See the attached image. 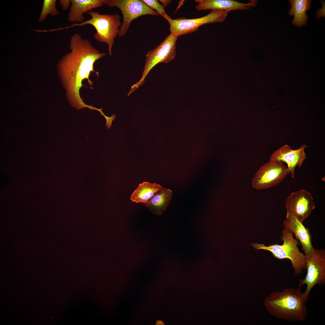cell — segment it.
Masks as SVG:
<instances>
[{
  "mask_svg": "<svg viewBox=\"0 0 325 325\" xmlns=\"http://www.w3.org/2000/svg\"><path fill=\"white\" fill-rule=\"evenodd\" d=\"M71 51L60 61L59 68L66 73L65 79L70 103L75 108L80 110L91 107L86 104L80 94L83 86L82 81L87 79L90 86L93 82L89 78L91 72H96L94 65L98 60L106 56L94 46L88 40L83 38L78 33L71 37Z\"/></svg>",
  "mask_w": 325,
  "mask_h": 325,
  "instance_id": "1",
  "label": "cell"
},
{
  "mask_svg": "<svg viewBox=\"0 0 325 325\" xmlns=\"http://www.w3.org/2000/svg\"><path fill=\"white\" fill-rule=\"evenodd\" d=\"M300 287L287 288L272 293L265 301L268 312L277 318L292 322L303 321L308 311Z\"/></svg>",
  "mask_w": 325,
  "mask_h": 325,
  "instance_id": "2",
  "label": "cell"
},
{
  "mask_svg": "<svg viewBox=\"0 0 325 325\" xmlns=\"http://www.w3.org/2000/svg\"><path fill=\"white\" fill-rule=\"evenodd\" d=\"M293 234L291 231L284 228L280 237L283 242L282 244L276 243L266 246L264 243H255L251 245L256 250L262 249L269 251L276 258L289 259L294 270V276L296 277L306 269L307 258L299 251L298 246L300 245V243L297 239L294 238Z\"/></svg>",
  "mask_w": 325,
  "mask_h": 325,
  "instance_id": "3",
  "label": "cell"
},
{
  "mask_svg": "<svg viewBox=\"0 0 325 325\" xmlns=\"http://www.w3.org/2000/svg\"><path fill=\"white\" fill-rule=\"evenodd\" d=\"M86 13L90 15L91 18L82 23H74L61 29L87 24L92 25L96 31L94 35V39L99 42L106 43L108 45L109 54L111 55L114 40L118 35L119 27L122 25L119 16L117 14H101L92 10Z\"/></svg>",
  "mask_w": 325,
  "mask_h": 325,
  "instance_id": "4",
  "label": "cell"
},
{
  "mask_svg": "<svg viewBox=\"0 0 325 325\" xmlns=\"http://www.w3.org/2000/svg\"><path fill=\"white\" fill-rule=\"evenodd\" d=\"M178 37L171 33L154 49L148 51L142 77L139 81L131 88L128 94L129 96L144 83L145 77L155 66L159 63H167L175 57L176 43Z\"/></svg>",
  "mask_w": 325,
  "mask_h": 325,
  "instance_id": "5",
  "label": "cell"
},
{
  "mask_svg": "<svg viewBox=\"0 0 325 325\" xmlns=\"http://www.w3.org/2000/svg\"><path fill=\"white\" fill-rule=\"evenodd\" d=\"M228 13L224 11L214 10H212L207 15L198 18L182 17L173 19L168 15L165 19L169 23L171 33L178 37L193 32L204 24L222 23L226 19Z\"/></svg>",
  "mask_w": 325,
  "mask_h": 325,
  "instance_id": "6",
  "label": "cell"
},
{
  "mask_svg": "<svg viewBox=\"0 0 325 325\" xmlns=\"http://www.w3.org/2000/svg\"><path fill=\"white\" fill-rule=\"evenodd\" d=\"M104 4L110 7H117L122 12L123 22L119 29V37L126 34L131 23L134 20L144 15H159L156 11L148 7L142 0H105Z\"/></svg>",
  "mask_w": 325,
  "mask_h": 325,
  "instance_id": "7",
  "label": "cell"
},
{
  "mask_svg": "<svg viewBox=\"0 0 325 325\" xmlns=\"http://www.w3.org/2000/svg\"><path fill=\"white\" fill-rule=\"evenodd\" d=\"M289 173V170L283 162L270 160L257 171L252 180V185L258 190L276 186Z\"/></svg>",
  "mask_w": 325,
  "mask_h": 325,
  "instance_id": "8",
  "label": "cell"
},
{
  "mask_svg": "<svg viewBox=\"0 0 325 325\" xmlns=\"http://www.w3.org/2000/svg\"><path fill=\"white\" fill-rule=\"evenodd\" d=\"M314 257L307 258L306 269L307 273L305 277L299 280V287L306 285L303 292L304 299L306 303L308 300L310 292L316 284L322 286L325 284V250L323 249H316Z\"/></svg>",
  "mask_w": 325,
  "mask_h": 325,
  "instance_id": "9",
  "label": "cell"
},
{
  "mask_svg": "<svg viewBox=\"0 0 325 325\" xmlns=\"http://www.w3.org/2000/svg\"><path fill=\"white\" fill-rule=\"evenodd\" d=\"M285 206L286 213L302 222L310 215L315 207L311 195L303 189L292 193L288 197Z\"/></svg>",
  "mask_w": 325,
  "mask_h": 325,
  "instance_id": "10",
  "label": "cell"
},
{
  "mask_svg": "<svg viewBox=\"0 0 325 325\" xmlns=\"http://www.w3.org/2000/svg\"><path fill=\"white\" fill-rule=\"evenodd\" d=\"M302 223L296 217L286 213L283 224L284 228L294 234L296 238L300 241L306 258H309L315 255L316 249L312 244L311 233Z\"/></svg>",
  "mask_w": 325,
  "mask_h": 325,
  "instance_id": "11",
  "label": "cell"
},
{
  "mask_svg": "<svg viewBox=\"0 0 325 325\" xmlns=\"http://www.w3.org/2000/svg\"><path fill=\"white\" fill-rule=\"evenodd\" d=\"M307 147L303 144L299 148L293 150L288 144L285 145L272 153L270 160L286 163L292 177L293 178L296 167H301L306 158L305 149Z\"/></svg>",
  "mask_w": 325,
  "mask_h": 325,
  "instance_id": "12",
  "label": "cell"
},
{
  "mask_svg": "<svg viewBox=\"0 0 325 325\" xmlns=\"http://www.w3.org/2000/svg\"><path fill=\"white\" fill-rule=\"evenodd\" d=\"M195 6L198 11L218 10L228 12L236 10H244L256 6L257 0H251L247 3H242L233 0H196Z\"/></svg>",
  "mask_w": 325,
  "mask_h": 325,
  "instance_id": "13",
  "label": "cell"
},
{
  "mask_svg": "<svg viewBox=\"0 0 325 325\" xmlns=\"http://www.w3.org/2000/svg\"><path fill=\"white\" fill-rule=\"evenodd\" d=\"M105 0H70L71 5L68 14L69 21L82 23L85 20L84 13L94 8L102 7Z\"/></svg>",
  "mask_w": 325,
  "mask_h": 325,
  "instance_id": "14",
  "label": "cell"
},
{
  "mask_svg": "<svg viewBox=\"0 0 325 325\" xmlns=\"http://www.w3.org/2000/svg\"><path fill=\"white\" fill-rule=\"evenodd\" d=\"M172 192L169 189L162 187L145 205L153 214L161 215L165 211L172 199Z\"/></svg>",
  "mask_w": 325,
  "mask_h": 325,
  "instance_id": "15",
  "label": "cell"
},
{
  "mask_svg": "<svg viewBox=\"0 0 325 325\" xmlns=\"http://www.w3.org/2000/svg\"><path fill=\"white\" fill-rule=\"evenodd\" d=\"M162 188L158 184L144 181L139 184L131 195L130 199L134 202L142 203L145 205Z\"/></svg>",
  "mask_w": 325,
  "mask_h": 325,
  "instance_id": "16",
  "label": "cell"
},
{
  "mask_svg": "<svg viewBox=\"0 0 325 325\" xmlns=\"http://www.w3.org/2000/svg\"><path fill=\"white\" fill-rule=\"evenodd\" d=\"M291 9L289 12L290 16H293L292 21V24L301 27L307 24L308 16L306 14L307 11L310 9L311 1L309 0H289Z\"/></svg>",
  "mask_w": 325,
  "mask_h": 325,
  "instance_id": "17",
  "label": "cell"
},
{
  "mask_svg": "<svg viewBox=\"0 0 325 325\" xmlns=\"http://www.w3.org/2000/svg\"><path fill=\"white\" fill-rule=\"evenodd\" d=\"M56 0H44L42 11L39 19V22L44 21L48 14L53 16L58 14L59 12L56 7Z\"/></svg>",
  "mask_w": 325,
  "mask_h": 325,
  "instance_id": "18",
  "label": "cell"
},
{
  "mask_svg": "<svg viewBox=\"0 0 325 325\" xmlns=\"http://www.w3.org/2000/svg\"><path fill=\"white\" fill-rule=\"evenodd\" d=\"M142 1L148 7L155 10L164 19L168 15L165 10V7L160 4L156 0H142Z\"/></svg>",
  "mask_w": 325,
  "mask_h": 325,
  "instance_id": "19",
  "label": "cell"
},
{
  "mask_svg": "<svg viewBox=\"0 0 325 325\" xmlns=\"http://www.w3.org/2000/svg\"><path fill=\"white\" fill-rule=\"evenodd\" d=\"M59 3L62 7L63 11H65L71 5L70 0H60Z\"/></svg>",
  "mask_w": 325,
  "mask_h": 325,
  "instance_id": "20",
  "label": "cell"
},
{
  "mask_svg": "<svg viewBox=\"0 0 325 325\" xmlns=\"http://www.w3.org/2000/svg\"><path fill=\"white\" fill-rule=\"evenodd\" d=\"M104 116L105 117L106 120V122L105 124L106 126L108 128L110 129L112 125V122L115 119L116 115L113 114L111 117H108L104 115Z\"/></svg>",
  "mask_w": 325,
  "mask_h": 325,
  "instance_id": "21",
  "label": "cell"
},
{
  "mask_svg": "<svg viewBox=\"0 0 325 325\" xmlns=\"http://www.w3.org/2000/svg\"><path fill=\"white\" fill-rule=\"evenodd\" d=\"M159 2H161L162 3V5L165 7L171 3L172 0H159Z\"/></svg>",
  "mask_w": 325,
  "mask_h": 325,
  "instance_id": "22",
  "label": "cell"
},
{
  "mask_svg": "<svg viewBox=\"0 0 325 325\" xmlns=\"http://www.w3.org/2000/svg\"><path fill=\"white\" fill-rule=\"evenodd\" d=\"M156 325H163V324H164V323L163 322H162V321H161L159 320V321H157V322H156Z\"/></svg>",
  "mask_w": 325,
  "mask_h": 325,
  "instance_id": "23",
  "label": "cell"
}]
</instances>
